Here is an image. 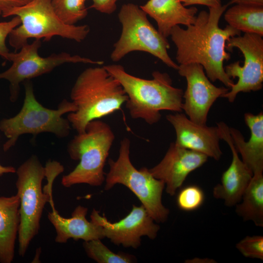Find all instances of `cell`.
<instances>
[{
  "label": "cell",
  "mask_w": 263,
  "mask_h": 263,
  "mask_svg": "<svg viewBox=\"0 0 263 263\" xmlns=\"http://www.w3.org/2000/svg\"><path fill=\"white\" fill-rule=\"evenodd\" d=\"M229 3L201 11L193 23L186 29L174 26L169 36L177 51L176 59L179 65L196 63L202 65L207 77L212 82L219 80L230 89L234 84L226 74L224 62L230 58L226 43L241 32L227 25L222 29L220 19Z\"/></svg>",
  "instance_id": "cell-1"
},
{
  "label": "cell",
  "mask_w": 263,
  "mask_h": 263,
  "mask_svg": "<svg viewBox=\"0 0 263 263\" xmlns=\"http://www.w3.org/2000/svg\"><path fill=\"white\" fill-rule=\"evenodd\" d=\"M122 86L128 99L126 107L133 119H141L149 125L157 123L163 110L182 112L183 91L174 87L169 75L154 71L146 79L128 73L119 64L104 66Z\"/></svg>",
  "instance_id": "cell-2"
},
{
  "label": "cell",
  "mask_w": 263,
  "mask_h": 263,
  "mask_svg": "<svg viewBox=\"0 0 263 263\" xmlns=\"http://www.w3.org/2000/svg\"><path fill=\"white\" fill-rule=\"evenodd\" d=\"M76 110L67 116L77 133H83L91 121L120 110L128 96L118 81L104 66L89 67L77 77L70 94Z\"/></svg>",
  "instance_id": "cell-3"
},
{
  "label": "cell",
  "mask_w": 263,
  "mask_h": 263,
  "mask_svg": "<svg viewBox=\"0 0 263 263\" xmlns=\"http://www.w3.org/2000/svg\"><path fill=\"white\" fill-rule=\"evenodd\" d=\"M114 139L108 124L99 119L90 122L85 132L77 133L68 145L70 158L79 160V163L62 177V186L66 188L79 184L101 186L105 179L104 168Z\"/></svg>",
  "instance_id": "cell-4"
},
{
  "label": "cell",
  "mask_w": 263,
  "mask_h": 263,
  "mask_svg": "<svg viewBox=\"0 0 263 263\" xmlns=\"http://www.w3.org/2000/svg\"><path fill=\"white\" fill-rule=\"evenodd\" d=\"M25 96L20 111L14 116L0 121V130L7 140L3 146L4 151L14 146L20 136L24 134L33 135L42 132L54 134L64 138L70 133L71 124L63 115L76 110L75 105L63 99L57 109L44 107L36 98L33 85L30 80L24 81Z\"/></svg>",
  "instance_id": "cell-5"
},
{
  "label": "cell",
  "mask_w": 263,
  "mask_h": 263,
  "mask_svg": "<svg viewBox=\"0 0 263 263\" xmlns=\"http://www.w3.org/2000/svg\"><path fill=\"white\" fill-rule=\"evenodd\" d=\"M17 16L19 25L12 30L8 41L16 52L31 38H43L49 41L54 36H59L81 42L88 36V25H69L64 23L56 15L51 0H31L26 4L9 9L1 15L3 18Z\"/></svg>",
  "instance_id": "cell-6"
},
{
  "label": "cell",
  "mask_w": 263,
  "mask_h": 263,
  "mask_svg": "<svg viewBox=\"0 0 263 263\" xmlns=\"http://www.w3.org/2000/svg\"><path fill=\"white\" fill-rule=\"evenodd\" d=\"M16 173L17 194L20 202L18 251L23 257L31 241L38 233L46 204L53 198L52 192L42 189L45 169L37 155H32L22 163Z\"/></svg>",
  "instance_id": "cell-7"
},
{
  "label": "cell",
  "mask_w": 263,
  "mask_h": 263,
  "mask_svg": "<svg viewBox=\"0 0 263 263\" xmlns=\"http://www.w3.org/2000/svg\"><path fill=\"white\" fill-rule=\"evenodd\" d=\"M130 143L128 138H124L120 143L117 160H108L110 170L104 188L109 190L117 184L124 185L137 196L155 222L164 223L169 213L162 202L165 184L153 177L147 168L138 170L133 166L130 158Z\"/></svg>",
  "instance_id": "cell-8"
},
{
  "label": "cell",
  "mask_w": 263,
  "mask_h": 263,
  "mask_svg": "<svg viewBox=\"0 0 263 263\" xmlns=\"http://www.w3.org/2000/svg\"><path fill=\"white\" fill-rule=\"evenodd\" d=\"M118 18L122 32L113 45L110 56L112 61L117 62L132 52L142 51L157 57L169 67L178 70L179 65L168 54L170 45L167 38L153 27L140 6L131 3L123 4Z\"/></svg>",
  "instance_id": "cell-9"
},
{
  "label": "cell",
  "mask_w": 263,
  "mask_h": 263,
  "mask_svg": "<svg viewBox=\"0 0 263 263\" xmlns=\"http://www.w3.org/2000/svg\"><path fill=\"white\" fill-rule=\"evenodd\" d=\"M40 39H35L32 43L28 42L18 52H9L5 60L12 62L6 71L0 73V79L7 80L10 83V100L16 101L19 93L21 82L51 72L56 67L66 63H83L101 65L104 62L94 60L78 55H71L66 52L53 54L47 57L38 54L41 46Z\"/></svg>",
  "instance_id": "cell-10"
},
{
  "label": "cell",
  "mask_w": 263,
  "mask_h": 263,
  "mask_svg": "<svg viewBox=\"0 0 263 263\" xmlns=\"http://www.w3.org/2000/svg\"><path fill=\"white\" fill-rule=\"evenodd\" d=\"M239 49L244 55V63L240 61L232 63L225 68L230 78H238V81L230 88L223 97L228 101H234L241 93L257 91L263 87V39L260 35L244 33L243 36L231 37L226 42V49Z\"/></svg>",
  "instance_id": "cell-11"
},
{
  "label": "cell",
  "mask_w": 263,
  "mask_h": 263,
  "mask_svg": "<svg viewBox=\"0 0 263 263\" xmlns=\"http://www.w3.org/2000/svg\"><path fill=\"white\" fill-rule=\"evenodd\" d=\"M179 74L187 81L183 93L182 109L192 121L207 125L209 111L217 100L229 90L213 85L205 73L202 65L196 63L178 65Z\"/></svg>",
  "instance_id": "cell-12"
},
{
  "label": "cell",
  "mask_w": 263,
  "mask_h": 263,
  "mask_svg": "<svg viewBox=\"0 0 263 263\" xmlns=\"http://www.w3.org/2000/svg\"><path fill=\"white\" fill-rule=\"evenodd\" d=\"M90 218L91 222L102 227L105 238L116 245L121 244L126 247L138 248L143 236L154 239L160 229L143 205H133L125 217L115 223L109 221L104 215L101 216L95 209Z\"/></svg>",
  "instance_id": "cell-13"
},
{
  "label": "cell",
  "mask_w": 263,
  "mask_h": 263,
  "mask_svg": "<svg viewBox=\"0 0 263 263\" xmlns=\"http://www.w3.org/2000/svg\"><path fill=\"white\" fill-rule=\"evenodd\" d=\"M207 158L204 154L172 142L162 160L149 169L153 177L165 183L166 192L173 196L188 174L203 165Z\"/></svg>",
  "instance_id": "cell-14"
},
{
  "label": "cell",
  "mask_w": 263,
  "mask_h": 263,
  "mask_svg": "<svg viewBox=\"0 0 263 263\" xmlns=\"http://www.w3.org/2000/svg\"><path fill=\"white\" fill-rule=\"evenodd\" d=\"M167 120L173 126L176 133L177 145L197 151L219 160L222 151L217 126L201 125L190 120L181 112L166 115Z\"/></svg>",
  "instance_id": "cell-15"
},
{
  "label": "cell",
  "mask_w": 263,
  "mask_h": 263,
  "mask_svg": "<svg viewBox=\"0 0 263 263\" xmlns=\"http://www.w3.org/2000/svg\"><path fill=\"white\" fill-rule=\"evenodd\" d=\"M221 139L228 145L232 152L231 163L222 176L221 183L213 189V195L224 201L225 206L231 207L241 202L243 195L249 185L253 173L240 159L233 143L229 127L224 122L217 124Z\"/></svg>",
  "instance_id": "cell-16"
},
{
  "label": "cell",
  "mask_w": 263,
  "mask_h": 263,
  "mask_svg": "<svg viewBox=\"0 0 263 263\" xmlns=\"http://www.w3.org/2000/svg\"><path fill=\"white\" fill-rule=\"evenodd\" d=\"M50 204L52 211L48 212V219L55 229L56 243H66L70 239L88 241L105 238L102 227L87 220L86 207L78 206L72 212L71 217L67 218L58 213L55 209L54 201Z\"/></svg>",
  "instance_id": "cell-17"
},
{
  "label": "cell",
  "mask_w": 263,
  "mask_h": 263,
  "mask_svg": "<svg viewBox=\"0 0 263 263\" xmlns=\"http://www.w3.org/2000/svg\"><path fill=\"white\" fill-rule=\"evenodd\" d=\"M244 121L250 131V137L245 141L242 133L229 127L233 143L242 157V161L253 174L263 172V113L244 114Z\"/></svg>",
  "instance_id": "cell-18"
},
{
  "label": "cell",
  "mask_w": 263,
  "mask_h": 263,
  "mask_svg": "<svg viewBox=\"0 0 263 263\" xmlns=\"http://www.w3.org/2000/svg\"><path fill=\"white\" fill-rule=\"evenodd\" d=\"M140 7L155 20L158 31L167 38L174 26L193 23L198 12L196 7L187 8L180 0H149Z\"/></svg>",
  "instance_id": "cell-19"
},
{
  "label": "cell",
  "mask_w": 263,
  "mask_h": 263,
  "mask_svg": "<svg viewBox=\"0 0 263 263\" xmlns=\"http://www.w3.org/2000/svg\"><path fill=\"white\" fill-rule=\"evenodd\" d=\"M19 204L17 194L0 197V263H11L14 258L20 221Z\"/></svg>",
  "instance_id": "cell-20"
},
{
  "label": "cell",
  "mask_w": 263,
  "mask_h": 263,
  "mask_svg": "<svg viewBox=\"0 0 263 263\" xmlns=\"http://www.w3.org/2000/svg\"><path fill=\"white\" fill-rule=\"evenodd\" d=\"M263 172L254 173L241 200L236 206L237 214L244 221L263 226Z\"/></svg>",
  "instance_id": "cell-21"
},
{
  "label": "cell",
  "mask_w": 263,
  "mask_h": 263,
  "mask_svg": "<svg viewBox=\"0 0 263 263\" xmlns=\"http://www.w3.org/2000/svg\"><path fill=\"white\" fill-rule=\"evenodd\" d=\"M224 19L241 32L263 36V5L236 4L226 11Z\"/></svg>",
  "instance_id": "cell-22"
},
{
  "label": "cell",
  "mask_w": 263,
  "mask_h": 263,
  "mask_svg": "<svg viewBox=\"0 0 263 263\" xmlns=\"http://www.w3.org/2000/svg\"><path fill=\"white\" fill-rule=\"evenodd\" d=\"M83 246L89 258L98 263H131L135 261V257L131 254L113 252L100 239L84 241Z\"/></svg>",
  "instance_id": "cell-23"
},
{
  "label": "cell",
  "mask_w": 263,
  "mask_h": 263,
  "mask_svg": "<svg viewBox=\"0 0 263 263\" xmlns=\"http://www.w3.org/2000/svg\"><path fill=\"white\" fill-rule=\"evenodd\" d=\"M87 0H51V3L56 15L64 23L75 25L87 16Z\"/></svg>",
  "instance_id": "cell-24"
},
{
  "label": "cell",
  "mask_w": 263,
  "mask_h": 263,
  "mask_svg": "<svg viewBox=\"0 0 263 263\" xmlns=\"http://www.w3.org/2000/svg\"><path fill=\"white\" fill-rule=\"evenodd\" d=\"M204 200L205 194L201 188L196 185H189L180 190L176 202L181 210L192 211L202 206Z\"/></svg>",
  "instance_id": "cell-25"
},
{
  "label": "cell",
  "mask_w": 263,
  "mask_h": 263,
  "mask_svg": "<svg viewBox=\"0 0 263 263\" xmlns=\"http://www.w3.org/2000/svg\"><path fill=\"white\" fill-rule=\"evenodd\" d=\"M237 249L246 258L263 260V237L247 236L236 245Z\"/></svg>",
  "instance_id": "cell-26"
},
{
  "label": "cell",
  "mask_w": 263,
  "mask_h": 263,
  "mask_svg": "<svg viewBox=\"0 0 263 263\" xmlns=\"http://www.w3.org/2000/svg\"><path fill=\"white\" fill-rule=\"evenodd\" d=\"M20 23V19L17 16H15L9 21L0 22V56L4 59L9 52L6 44V38L12 30Z\"/></svg>",
  "instance_id": "cell-27"
},
{
  "label": "cell",
  "mask_w": 263,
  "mask_h": 263,
  "mask_svg": "<svg viewBox=\"0 0 263 263\" xmlns=\"http://www.w3.org/2000/svg\"><path fill=\"white\" fill-rule=\"evenodd\" d=\"M118 0H92L91 8L102 13L111 14L117 8L116 2Z\"/></svg>",
  "instance_id": "cell-28"
},
{
  "label": "cell",
  "mask_w": 263,
  "mask_h": 263,
  "mask_svg": "<svg viewBox=\"0 0 263 263\" xmlns=\"http://www.w3.org/2000/svg\"><path fill=\"white\" fill-rule=\"evenodd\" d=\"M185 6L193 5H202L208 8L217 7L222 5L221 0H180Z\"/></svg>",
  "instance_id": "cell-29"
},
{
  "label": "cell",
  "mask_w": 263,
  "mask_h": 263,
  "mask_svg": "<svg viewBox=\"0 0 263 263\" xmlns=\"http://www.w3.org/2000/svg\"><path fill=\"white\" fill-rule=\"evenodd\" d=\"M31 0H0V15L5 11L13 7L22 6Z\"/></svg>",
  "instance_id": "cell-30"
},
{
  "label": "cell",
  "mask_w": 263,
  "mask_h": 263,
  "mask_svg": "<svg viewBox=\"0 0 263 263\" xmlns=\"http://www.w3.org/2000/svg\"><path fill=\"white\" fill-rule=\"evenodd\" d=\"M230 3L235 4L263 5V0H229Z\"/></svg>",
  "instance_id": "cell-31"
},
{
  "label": "cell",
  "mask_w": 263,
  "mask_h": 263,
  "mask_svg": "<svg viewBox=\"0 0 263 263\" xmlns=\"http://www.w3.org/2000/svg\"><path fill=\"white\" fill-rule=\"evenodd\" d=\"M16 169L14 167L12 166H3L0 164V176L6 173H16Z\"/></svg>",
  "instance_id": "cell-32"
}]
</instances>
